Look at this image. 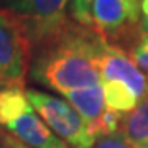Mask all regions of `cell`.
I'll list each match as a JSON object with an SVG mask.
<instances>
[{"mask_svg":"<svg viewBox=\"0 0 148 148\" xmlns=\"http://www.w3.org/2000/svg\"><path fill=\"white\" fill-rule=\"evenodd\" d=\"M142 30L148 33V0H142Z\"/></svg>","mask_w":148,"mask_h":148,"instance_id":"cell-14","label":"cell"},{"mask_svg":"<svg viewBox=\"0 0 148 148\" xmlns=\"http://www.w3.org/2000/svg\"><path fill=\"white\" fill-rule=\"evenodd\" d=\"M30 45L21 21L0 8V77L13 87H23L28 79Z\"/></svg>","mask_w":148,"mask_h":148,"instance_id":"cell-5","label":"cell"},{"mask_svg":"<svg viewBox=\"0 0 148 148\" xmlns=\"http://www.w3.org/2000/svg\"><path fill=\"white\" fill-rule=\"evenodd\" d=\"M107 45L128 51L143 33L142 0H92L89 25Z\"/></svg>","mask_w":148,"mask_h":148,"instance_id":"cell-3","label":"cell"},{"mask_svg":"<svg viewBox=\"0 0 148 148\" xmlns=\"http://www.w3.org/2000/svg\"><path fill=\"white\" fill-rule=\"evenodd\" d=\"M133 148H148V143L147 145H140V147H133Z\"/></svg>","mask_w":148,"mask_h":148,"instance_id":"cell-16","label":"cell"},{"mask_svg":"<svg viewBox=\"0 0 148 148\" xmlns=\"http://www.w3.org/2000/svg\"><path fill=\"white\" fill-rule=\"evenodd\" d=\"M0 148H3V147H0Z\"/></svg>","mask_w":148,"mask_h":148,"instance_id":"cell-17","label":"cell"},{"mask_svg":"<svg viewBox=\"0 0 148 148\" xmlns=\"http://www.w3.org/2000/svg\"><path fill=\"white\" fill-rule=\"evenodd\" d=\"M8 87H13V86H10L5 79H3V77H0V92H3V90L8 89Z\"/></svg>","mask_w":148,"mask_h":148,"instance_id":"cell-15","label":"cell"},{"mask_svg":"<svg viewBox=\"0 0 148 148\" xmlns=\"http://www.w3.org/2000/svg\"><path fill=\"white\" fill-rule=\"evenodd\" d=\"M106 45L95 30L68 16L30 46L28 79L61 95L101 84L99 58Z\"/></svg>","mask_w":148,"mask_h":148,"instance_id":"cell-1","label":"cell"},{"mask_svg":"<svg viewBox=\"0 0 148 148\" xmlns=\"http://www.w3.org/2000/svg\"><path fill=\"white\" fill-rule=\"evenodd\" d=\"M119 132L127 138L132 147L148 143V87L137 107L127 115H123Z\"/></svg>","mask_w":148,"mask_h":148,"instance_id":"cell-9","label":"cell"},{"mask_svg":"<svg viewBox=\"0 0 148 148\" xmlns=\"http://www.w3.org/2000/svg\"><path fill=\"white\" fill-rule=\"evenodd\" d=\"M0 147H3V148H30L27 145H23L21 142H18L15 137H12L10 133H7L2 128H0Z\"/></svg>","mask_w":148,"mask_h":148,"instance_id":"cell-13","label":"cell"},{"mask_svg":"<svg viewBox=\"0 0 148 148\" xmlns=\"http://www.w3.org/2000/svg\"><path fill=\"white\" fill-rule=\"evenodd\" d=\"M25 94L41 120L69 148L94 147L95 137L90 133L82 117L74 110V107L66 99L32 87L25 90Z\"/></svg>","mask_w":148,"mask_h":148,"instance_id":"cell-4","label":"cell"},{"mask_svg":"<svg viewBox=\"0 0 148 148\" xmlns=\"http://www.w3.org/2000/svg\"><path fill=\"white\" fill-rule=\"evenodd\" d=\"M128 56L132 58V61L138 66V69L143 74H148V33L143 32L138 40L133 43L130 49L127 51Z\"/></svg>","mask_w":148,"mask_h":148,"instance_id":"cell-10","label":"cell"},{"mask_svg":"<svg viewBox=\"0 0 148 148\" xmlns=\"http://www.w3.org/2000/svg\"><path fill=\"white\" fill-rule=\"evenodd\" d=\"M99 74H101V84L104 82L120 84L132 90L138 97V101H142V97L147 92V74H143L127 51L119 46L106 45L99 58Z\"/></svg>","mask_w":148,"mask_h":148,"instance_id":"cell-7","label":"cell"},{"mask_svg":"<svg viewBox=\"0 0 148 148\" xmlns=\"http://www.w3.org/2000/svg\"><path fill=\"white\" fill-rule=\"evenodd\" d=\"M71 0H0V8L21 21L32 46L69 16Z\"/></svg>","mask_w":148,"mask_h":148,"instance_id":"cell-6","label":"cell"},{"mask_svg":"<svg viewBox=\"0 0 148 148\" xmlns=\"http://www.w3.org/2000/svg\"><path fill=\"white\" fill-rule=\"evenodd\" d=\"M0 128L30 148H69L35 112L23 87L0 92Z\"/></svg>","mask_w":148,"mask_h":148,"instance_id":"cell-2","label":"cell"},{"mask_svg":"<svg viewBox=\"0 0 148 148\" xmlns=\"http://www.w3.org/2000/svg\"><path fill=\"white\" fill-rule=\"evenodd\" d=\"M92 0H71L69 5V16L81 23V25H89V8Z\"/></svg>","mask_w":148,"mask_h":148,"instance_id":"cell-11","label":"cell"},{"mask_svg":"<svg viewBox=\"0 0 148 148\" xmlns=\"http://www.w3.org/2000/svg\"><path fill=\"white\" fill-rule=\"evenodd\" d=\"M64 99L82 117V120L86 122L90 133L97 138L99 125H101L104 114L107 112L102 86L97 84V86H90V87H84V89L73 90V92L64 95Z\"/></svg>","mask_w":148,"mask_h":148,"instance_id":"cell-8","label":"cell"},{"mask_svg":"<svg viewBox=\"0 0 148 148\" xmlns=\"http://www.w3.org/2000/svg\"><path fill=\"white\" fill-rule=\"evenodd\" d=\"M92 148H133V147L127 142V138L120 132H117L112 133V135L95 138V143Z\"/></svg>","mask_w":148,"mask_h":148,"instance_id":"cell-12","label":"cell"}]
</instances>
